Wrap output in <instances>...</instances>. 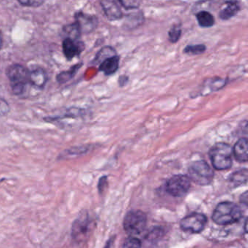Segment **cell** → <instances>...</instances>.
<instances>
[{"mask_svg":"<svg viewBox=\"0 0 248 248\" xmlns=\"http://www.w3.org/2000/svg\"><path fill=\"white\" fill-rule=\"evenodd\" d=\"M241 208L232 202H222L214 210L212 219L218 225L227 226L234 224L241 219Z\"/></svg>","mask_w":248,"mask_h":248,"instance_id":"6da1fadb","label":"cell"},{"mask_svg":"<svg viewBox=\"0 0 248 248\" xmlns=\"http://www.w3.org/2000/svg\"><path fill=\"white\" fill-rule=\"evenodd\" d=\"M209 156L213 166L216 170H228L232 166L233 147L227 143L214 144L210 150Z\"/></svg>","mask_w":248,"mask_h":248,"instance_id":"7a4b0ae2","label":"cell"},{"mask_svg":"<svg viewBox=\"0 0 248 248\" xmlns=\"http://www.w3.org/2000/svg\"><path fill=\"white\" fill-rule=\"evenodd\" d=\"M96 223L87 211L79 214L72 223L71 236L75 243H81L85 241L93 231Z\"/></svg>","mask_w":248,"mask_h":248,"instance_id":"3957f363","label":"cell"},{"mask_svg":"<svg viewBox=\"0 0 248 248\" xmlns=\"http://www.w3.org/2000/svg\"><path fill=\"white\" fill-rule=\"evenodd\" d=\"M188 176L191 182L201 186H207L214 181V172L205 160H196L189 166Z\"/></svg>","mask_w":248,"mask_h":248,"instance_id":"277c9868","label":"cell"},{"mask_svg":"<svg viewBox=\"0 0 248 248\" xmlns=\"http://www.w3.org/2000/svg\"><path fill=\"white\" fill-rule=\"evenodd\" d=\"M147 215L139 210H132L125 216L124 219V229L131 235L141 234L147 226Z\"/></svg>","mask_w":248,"mask_h":248,"instance_id":"5b68a950","label":"cell"},{"mask_svg":"<svg viewBox=\"0 0 248 248\" xmlns=\"http://www.w3.org/2000/svg\"><path fill=\"white\" fill-rule=\"evenodd\" d=\"M191 180L186 175L178 174L172 176L166 183V191L175 198H182L189 192Z\"/></svg>","mask_w":248,"mask_h":248,"instance_id":"8992f818","label":"cell"},{"mask_svg":"<svg viewBox=\"0 0 248 248\" xmlns=\"http://www.w3.org/2000/svg\"><path fill=\"white\" fill-rule=\"evenodd\" d=\"M29 72L28 68L20 64H13L6 69V76L10 82V87L13 86H24L29 84Z\"/></svg>","mask_w":248,"mask_h":248,"instance_id":"52a82bcc","label":"cell"},{"mask_svg":"<svg viewBox=\"0 0 248 248\" xmlns=\"http://www.w3.org/2000/svg\"><path fill=\"white\" fill-rule=\"evenodd\" d=\"M208 223L206 216L202 214H192L184 217L181 221L180 225L182 230L189 232L199 233L205 230Z\"/></svg>","mask_w":248,"mask_h":248,"instance_id":"ba28073f","label":"cell"},{"mask_svg":"<svg viewBox=\"0 0 248 248\" xmlns=\"http://www.w3.org/2000/svg\"><path fill=\"white\" fill-rule=\"evenodd\" d=\"M84 113H85V112L83 109L71 107L69 108L65 109L61 114L56 115V116H47V117L44 118L43 119L47 123L57 125V124L62 123L64 120L82 118L84 116Z\"/></svg>","mask_w":248,"mask_h":248,"instance_id":"9c48e42d","label":"cell"},{"mask_svg":"<svg viewBox=\"0 0 248 248\" xmlns=\"http://www.w3.org/2000/svg\"><path fill=\"white\" fill-rule=\"evenodd\" d=\"M75 20V23L78 26L81 33H91L96 29L99 23L96 16L85 14L82 12L76 14Z\"/></svg>","mask_w":248,"mask_h":248,"instance_id":"30bf717a","label":"cell"},{"mask_svg":"<svg viewBox=\"0 0 248 248\" xmlns=\"http://www.w3.org/2000/svg\"><path fill=\"white\" fill-rule=\"evenodd\" d=\"M84 49V44L78 39L66 38L63 42V52L68 61H71L73 58L79 56Z\"/></svg>","mask_w":248,"mask_h":248,"instance_id":"8fae6325","label":"cell"},{"mask_svg":"<svg viewBox=\"0 0 248 248\" xmlns=\"http://www.w3.org/2000/svg\"><path fill=\"white\" fill-rule=\"evenodd\" d=\"M100 4L109 20H118L123 17V13L116 0H101Z\"/></svg>","mask_w":248,"mask_h":248,"instance_id":"7c38bea8","label":"cell"},{"mask_svg":"<svg viewBox=\"0 0 248 248\" xmlns=\"http://www.w3.org/2000/svg\"><path fill=\"white\" fill-rule=\"evenodd\" d=\"M48 79V74L43 68H37L29 72V84L39 90L45 87Z\"/></svg>","mask_w":248,"mask_h":248,"instance_id":"4fadbf2b","label":"cell"},{"mask_svg":"<svg viewBox=\"0 0 248 248\" xmlns=\"http://www.w3.org/2000/svg\"><path fill=\"white\" fill-rule=\"evenodd\" d=\"M248 146L246 137L240 139L233 147V155L237 161L246 163L248 161Z\"/></svg>","mask_w":248,"mask_h":248,"instance_id":"5bb4252c","label":"cell"},{"mask_svg":"<svg viewBox=\"0 0 248 248\" xmlns=\"http://www.w3.org/2000/svg\"><path fill=\"white\" fill-rule=\"evenodd\" d=\"M119 65V57L117 55H115L102 61L99 64V70L104 73L105 75L110 76L117 71Z\"/></svg>","mask_w":248,"mask_h":248,"instance_id":"9a60e30c","label":"cell"},{"mask_svg":"<svg viewBox=\"0 0 248 248\" xmlns=\"http://www.w3.org/2000/svg\"><path fill=\"white\" fill-rule=\"evenodd\" d=\"M240 10V4L237 1H227L225 7L219 13L220 18L224 20H230L234 17Z\"/></svg>","mask_w":248,"mask_h":248,"instance_id":"2e32d148","label":"cell"},{"mask_svg":"<svg viewBox=\"0 0 248 248\" xmlns=\"http://www.w3.org/2000/svg\"><path fill=\"white\" fill-rule=\"evenodd\" d=\"M90 150L88 145L77 146V147H70V148L64 150L62 153L58 155V160H65L69 157H76V156L82 155L84 153H87Z\"/></svg>","mask_w":248,"mask_h":248,"instance_id":"e0dca14e","label":"cell"},{"mask_svg":"<svg viewBox=\"0 0 248 248\" xmlns=\"http://www.w3.org/2000/svg\"><path fill=\"white\" fill-rule=\"evenodd\" d=\"M196 18L202 28H211L215 24V17L209 12L202 10L196 14Z\"/></svg>","mask_w":248,"mask_h":248,"instance_id":"ac0fdd59","label":"cell"},{"mask_svg":"<svg viewBox=\"0 0 248 248\" xmlns=\"http://www.w3.org/2000/svg\"><path fill=\"white\" fill-rule=\"evenodd\" d=\"M83 64L79 63L77 65H74L72 68H70L69 70L67 71H62V72L58 74L56 76V81L58 84H64L65 83L68 82V81L74 78L77 74V71L81 68Z\"/></svg>","mask_w":248,"mask_h":248,"instance_id":"d6986e66","label":"cell"},{"mask_svg":"<svg viewBox=\"0 0 248 248\" xmlns=\"http://www.w3.org/2000/svg\"><path fill=\"white\" fill-rule=\"evenodd\" d=\"M248 182V170L246 169L237 170L230 176V182L234 187L246 185Z\"/></svg>","mask_w":248,"mask_h":248,"instance_id":"ffe728a7","label":"cell"},{"mask_svg":"<svg viewBox=\"0 0 248 248\" xmlns=\"http://www.w3.org/2000/svg\"><path fill=\"white\" fill-rule=\"evenodd\" d=\"M115 55H116V54L114 48L111 47V46H105L99 51V53L97 54L96 58H95L94 62L96 64H100L102 61H104L106 58Z\"/></svg>","mask_w":248,"mask_h":248,"instance_id":"44dd1931","label":"cell"},{"mask_svg":"<svg viewBox=\"0 0 248 248\" xmlns=\"http://www.w3.org/2000/svg\"><path fill=\"white\" fill-rule=\"evenodd\" d=\"M207 47L205 45L199 44V45H188L185 47L184 53L191 55H202L206 51Z\"/></svg>","mask_w":248,"mask_h":248,"instance_id":"7402d4cb","label":"cell"},{"mask_svg":"<svg viewBox=\"0 0 248 248\" xmlns=\"http://www.w3.org/2000/svg\"><path fill=\"white\" fill-rule=\"evenodd\" d=\"M64 31L65 33H66V38H70V39H78L81 34V32L75 23L66 26L64 27Z\"/></svg>","mask_w":248,"mask_h":248,"instance_id":"603a6c76","label":"cell"},{"mask_svg":"<svg viewBox=\"0 0 248 248\" xmlns=\"http://www.w3.org/2000/svg\"><path fill=\"white\" fill-rule=\"evenodd\" d=\"M182 29L179 25H175L169 31V40L172 43H176L182 36Z\"/></svg>","mask_w":248,"mask_h":248,"instance_id":"cb8c5ba5","label":"cell"},{"mask_svg":"<svg viewBox=\"0 0 248 248\" xmlns=\"http://www.w3.org/2000/svg\"><path fill=\"white\" fill-rule=\"evenodd\" d=\"M122 248H141V240L136 237H129L125 240Z\"/></svg>","mask_w":248,"mask_h":248,"instance_id":"d4e9b609","label":"cell"},{"mask_svg":"<svg viewBox=\"0 0 248 248\" xmlns=\"http://www.w3.org/2000/svg\"><path fill=\"white\" fill-rule=\"evenodd\" d=\"M118 1L126 10H135L139 6L138 0H118Z\"/></svg>","mask_w":248,"mask_h":248,"instance_id":"484cf974","label":"cell"},{"mask_svg":"<svg viewBox=\"0 0 248 248\" xmlns=\"http://www.w3.org/2000/svg\"><path fill=\"white\" fill-rule=\"evenodd\" d=\"M10 112V106L7 100L0 98V118L4 117Z\"/></svg>","mask_w":248,"mask_h":248,"instance_id":"4316f807","label":"cell"},{"mask_svg":"<svg viewBox=\"0 0 248 248\" xmlns=\"http://www.w3.org/2000/svg\"><path fill=\"white\" fill-rule=\"evenodd\" d=\"M22 5L26 7H37L42 5L45 0H17Z\"/></svg>","mask_w":248,"mask_h":248,"instance_id":"83f0119b","label":"cell"},{"mask_svg":"<svg viewBox=\"0 0 248 248\" xmlns=\"http://www.w3.org/2000/svg\"><path fill=\"white\" fill-rule=\"evenodd\" d=\"M108 186V179L107 176H102L99 179V185H98V189H99V193L102 194L105 192L106 187Z\"/></svg>","mask_w":248,"mask_h":248,"instance_id":"f1b7e54d","label":"cell"},{"mask_svg":"<svg viewBox=\"0 0 248 248\" xmlns=\"http://www.w3.org/2000/svg\"><path fill=\"white\" fill-rule=\"evenodd\" d=\"M240 201H241L242 203L246 204V205H248V192H246L243 195H242L241 198H240Z\"/></svg>","mask_w":248,"mask_h":248,"instance_id":"f546056e","label":"cell"},{"mask_svg":"<svg viewBox=\"0 0 248 248\" xmlns=\"http://www.w3.org/2000/svg\"><path fill=\"white\" fill-rule=\"evenodd\" d=\"M127 80H128V77H125V76L119 77V85L123 86V84H126Z\"/></svg>","mask_w":248,"mask_h":248,"instance_id":"4dcf8cb0","label":"cell"},{"mask_svg":"<svg viewBox=\"0 0 248 248\" xmlns=\"http://www.w3.org/2000/svg\"><path fill=\"white\" fill-rule=\"evenodd\" d=\"M111 245H112V241H111V240H109V241L106 243L104 248H111Z\"/></svg>","mask_w":248,"mask_h":248,"instance_id":"1f68e13d","label":"cell"},{"mask_svg":"<svg viewBox=\"0 0 248 248\" xmlns=\"http://www.w3.org/2000/svg\"><path fill=\"white\" fill-rule=\"evenodd\" d=\"M1 45H2V39H1V34H0V49H1Z\"/></svg>","mask_w":248,"mask_h":248,"instance_id":"d6a6232c","label":"cell"},{"mask_svg":"<svg viewBox=\"0 0 248 248\" xmlns=\"http://www.w3.org/2000/svg\"><path fill=\"white\" fill-rule=\"evenodd\" d=\"M5 180V179L4 178H3V179H0V183H1V182H3V181Z\"/></svg>","mask_w":248,"mask_h":248,"instance_id":"836d02e7","label":"cell"}]
</instances>
